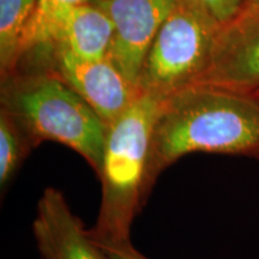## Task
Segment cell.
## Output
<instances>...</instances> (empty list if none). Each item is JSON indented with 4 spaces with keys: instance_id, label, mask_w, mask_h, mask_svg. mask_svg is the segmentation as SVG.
<instances>
[{
    "instance_id": "obj_1",
    "label": "cell",
    "mask_w": 259,
    "mask_h": 259,
    "mask_svg": "<svg viewBox=\"0 0 259 259\" xmlns=\"http://www.w3.org/2000/svg\"><path fill=\"white\" fill-rule=\"evenodd\" d=\"M192 153L259 161L257 97L208 84H191L164 97L151 137L148 193L162 171Z\"/></svg>"
},
{
    "instance_id": "obj_2",
    "label": "cell",
    "mask_w": 259,
    "mask_h": 259,
    "mask_svg": "<svg viewBox=\"0 0 259 259\" xmlns=\"http://www.w3.org/2000/svg\"><path fill=\"white\" fill-rule=\"evenodd\" d=\"M144 93L108 125L99 177L101 200L89 234L99 246L131 244V228L147 202L151 137L162 103Z\"/></svg>"
},
{
    "instance_id": "obj_3",
    "label": "cell",
    "mask_w": 259,
    "mask_h": 259,
    "mask_svg": "<svg viewBox=\"0 0 259 259\" xmlns=\"http://www.w3.org/2000/svg\"><path fill=\"white\" fill-rule=\"evenodd\" d=\"M0 111L11 115L36 147L45 141L66 145L99 174L108 126L56 73L3 78Z\"/></svg>"
},
{
    "instance_id": "obj_4",
    "label": "cell",
    "mask_w": 259,
    "mask_h": 259,
    "mask_svg": "<svg viewBox=\"0 0 259 259\" xmlns=\"http://www.w3.org/2000/svg\"><path fill=\"white\" fill-rule=\"evenodd\" d=\"M221 25L200 9L177 0L145 57L141 89L164 99L196 83L208 65Z\"/></svg>"
},
{
    "instance_id": "obj_5",
    "label": "cell",
    "mask_w": 259,
    "mask_h": 259,
    "mask_svg": "<svg viewBox=\"0 0 259 259\" xmlns=\"http://www.w3.org/2000/svg\"><path fill=\"white\" fill-rule=\"evenodd\" d=\"M194 84L253 94L259 89V4L222 24L202 76Z\"/></svg>"
},
{
    "instance_id": "obj_6",
    "label": "cell",
    "mask_w": 259,
    "mask_h": 259,
    "mask_svg": "<svg viewBox=\"0 0 259 259\" xmlns=\"http://www.w3.org/2000/svg\"><path fill=\"white\" fill-rule=\"evenodd\" d=\"M53 70L73 89L108 126L143 95L144 92L130 80L108 58L83 60L63 50L48 52Z\"/></svg>"
},
{
    "instance_id": "obj_7",
    "label": "cell",
    "mask_w": 259,
    "mask_h": 259,
    "mask_svg": "<svg viewBox=\"0 0 259 259\" xmlns=\"http://www.w3.org/2000/svg\"><path fill=\"white\" fill-rule=\"evenodd\" d=\"M114 25L108 59L135 84L147 53L177 0H90ZM139 87V85H138ZM141 88V87H139Z\"/></svg>"
},
{
    "instance_id": "obj_8",
    "label": "cell",
    "mask_w": 259,
    "mask_h": 259,
    "mask_svg": "<svg viewBox=\"0 0 259 259\" xmlns=\"http://www.w3.org/2000/svg\"><path fill=\"white\" fill-rule=\"evenodd\" d=\"M32 234L40 259H111L56 187H48L38 199Z\"/></svg>"
},
{
    "instance_id": "obj_9",
    "label": "cell",
    "mask_w": 259,
    "mask_h": 259,
    "mask_svg": "<svg viewBox=\"0 0 259 259\" xmlns=\"http://www.w3.org/2000/svg\"><path fill=\"white\" fill-rule=\"evenodd\" d=\"M114 25L109 16L92 2L74 6L66 12L41 50H63L83 60L108 58Z\"/></svg>"
},
{
    "instance_id": "obj_10",
    "label": "cell",
    "mask_w": 259,
    "mask_h": 259,
    "mask_svg": "<svg viewBox=\"0 0 259 259\" xmlns=\"http://www.w3.org/2000/svg\"><path fill=\"white\" fill-rule=\"evenodd\" d=\"M37 0H0V69L2 79L15 73L22 44L30 25Z\"/></svg>"
},
{
    "instance_id": "obj_11",
    "label": "cell",
    "mask_w": 259,
    "mask_h": 259,
    "mask_svg": "<svg viewBox=\"0 0 259 259\" xmlns=\"http://www.w3.org/2000/svg\"><path fill=\"white\" fill-rule=\"evenodd\" d=\"M36 145L11 115L0 111V190L6 192Z\"/></svg>"
},
{
    "instance_id": "obj_12",
    "label": "cell",
    "mask_w": 259,
    "mask_h": 259,
    "mask_svg": "<svg viewBox=\"0 0 259 259\" xmlns=\"http://www.w3.org/2000/svg\"><path fill=\"white\" fill-rule=\"evenodd\" d=\"M89 2L90 0H37L35 15L22 44L21 58L25 52L46 46L54 28L66 12L74 6Z\"/></svg>"
},
{
    "instance_id": "obj_13",
    "label": "cell",
    "mask_w": 259,
    "mask_h": 259,
    "mask_svg": "<svg viewBox=\"0 0 259 259\" xmlns=\"http://www.w3.org/2000/svg\"><path fill=\"white\" fill-rule=\"evenodd\" d=\"M215 18L221 24L234 18L247 4L245 0H183Z\"/></svg>"
},
{
    "instance_id": "obj_14",
    "label": "cell",
    "mask_w": 259,
    "mask_h": 259,
    "mask_svg": "<svg viewBox=\"0 0 259 259\" xmlns=\"http://www.w3.org/2000/svg\"><path fill=\"white\" fill-rule=\"evenodd\" d=\"M100 247L111 259H149L136 250L132 242L121 246H103V247L100 246Z\"/></svg>"
},
{
    "instance_id": "obj_15",
    "label": "cell",
    "mask_w": 259,
    "mask_h": 259,
    "mask_svg": "<svg viewBox=\"0 0 259 259\" xmlns=\"http://www.w3.org/2000/svg\"><path fill=\"white\" fill-rule=\"evenodd\" d=\"M247 4H259V0H245Z\"/></svg>"
},
{
    "instance_id": "obj_16",
    "label": "cell",
    "mask_w": 259,
    "mask_h": 259,
    "mask_svg": "<svg viewBox=\"0 0 259 259\" xmlns=\"http://www.w3.org/2000/svg\"><path fill=\"white\" fill-rule=\"evenodd\" d=\"M253 95H254L255 97H257V99H258V101H259V89H258L257 92H255V93H253Z\"/></svg>"
}]
</instances>
